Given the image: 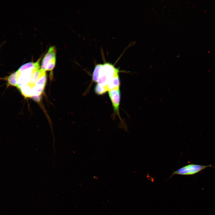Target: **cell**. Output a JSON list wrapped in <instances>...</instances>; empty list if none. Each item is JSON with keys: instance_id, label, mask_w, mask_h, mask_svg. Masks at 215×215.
Returning <instances> with one entry per match:
<instances>
[{"instance_id": "1", "label": "cell", "mask_w": 215, "mask_h": 215, "mask_svg": "<svg viewBox=\"0 0 215 215\" xmlns=\"http://www.w3.org/2000/svg\"><path fill=\"white\" fill-rule=\"evenodd\" d=\"M119 70L114 65L109 62L102 64L97 84L106 86L109 80L114 76L119 74Z\"/></svg>"}, {"instance_id": "2", "label": "cell", "mask_w": 215, "mask_h": 215, "mask_svg": "<svg viewBox=\"0 0 215 215\" xmlns=\"http://www.w3.org/2000/svg\"><path fill=\"white\" fill-rule=\"evenodd\" d=\"M211 165H203L191 164L184 166L174 171L170 178L175 174L182 175H192L199 172L208 167H212Z\"/></svg>"}, {"instance_id": "3", "label": "cell", "mask_w": 215, "mask_h": 215, "mask_svg": "<svg viewBox=\"0 0 215 215\" xmlns=\"http://www.w3.org/2000/svg\"><path fill=\"white\" fill-rule=\"evenodd\" d=\"M56 50L51 46L44 56L41 64V69L44 71L51 70L54 67L56 61Z\"/></svg>"}, {"instance_id": "4", "label": "cell", "mask_w": 215, "mask_h": 215, "mask_svg": "<svg viewBox=\"0 0 215 215\" xmlns=\"http://www.w3.org/2000/svg\"><path fill=\"white\" fill-rule=\"evenodd\" d=\"M108 95L111 101L115 114L121 119L119 113L121 93L120 88L108 91Z\"/></svg>"}, {"instance_id": "5", "label": "cell", "mask_w": 215, "mask_h": 215, "mask_svg": "<svg viewBox=\"0 0 215 215\" xmlns=\"http://www.w3.org/2000/svg\"><path fill=\"white\" fill-rule=\"evenodd\" d=\"M120 80L119 74L116 75L109 81L106 87L108 91L120 88Z\"/></svg>"}, {"instance_id": "6", "label": "cell", "mask_w": 215, "mask_h": 215, "mask_svg": "<svg viewBox=\"0 0 215 215\" xmlns=\"http://www.w3.org/2000/svg\"><path fill=\"white\" fill-rule=\"evenodd\" d=\"M102 64H98L96 65L93 71L92 79L93 82H97L99 76V73Z\"/></svg>"}, {"instance_id": "7", "label": "cell", "mask_w": 215, "mask_h": 215, "mask_svg": "<svg viewBox=\"0 0 215 215\" xmlns=\"http://www.w3.org/2000/svg\"><path fill=\"white\" fill-rule=\"evenodd\" d=\"M94 90L96 93L98 95H102L108 91L106 87L102 86L97 83L96 84Z\"/></svg>"}, {"instance_id": "8", "label": "cell", "mask_w": 215, "mask_h": 215, "mask_svg": "<svg viewBox=\"0 0 215 215\" xmlns=\"http://www.w3.org/2000/svg\"><path fill=\"white\" fill-rule=\"evenodd\" d=\"M1 45H0V48H1Z\"/></svg>"}]
</instances>
